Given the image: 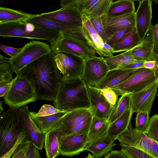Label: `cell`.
<instances>
[{
  "label": "cell",
  "instance_id": "cell-38",
  "mask_svg": "<svg viewBox=\"0 0 158 158\" xmlns=\"http://www.w3.org/2000/svg\"><path fill=\"white\" fill-rule=\"evenodd\" d=\"M137 113L135 128L143 133L146 131L149 125L150 119L149 114L146 112H140Z\"/></svg>",
  "mask_w": 158,
  "mask_h": 158
},
{
  "label": "cell",
  "instance_id": "cell-58",
  "mask_svg": "<svg viewBox=\"0 0 158 158\" xmlns=\"http://www.w3.org/2000/svg\"><path fill=\"white\" fill-rule=\"evenodd\" d=\"M152 1H153L156 3H158V0H152Z\"/></svg>",
  "mask_w": 158,
  "mask_h": 158
},
{
  "label": "cell",
  "instance_id": "cell-34",
  "mask_svg": "<svg viewBox=\"0 0 158 158\" xmlns=\"http://www.w3.org/2000/svg\"><path fill=\"white\" fill-rule=\"evenodd\" d=\"M130 106V98L128 94L121 96L118 98L115 108L108 119L109 122L112 123L120 117L128 107Z\"/></svg>",
  "mask_w": 158,
  "mask_h": 158
},
{
  "label": "cell",
  "instance_id": "cell-9",
  "mask_svg": "<svg viewBox=\"0 0 158 158\" xmlns=\"http://www.w3.org/2000/svg\"><path fill=\"white\" fill-rule=\"evenodd\" d=\"M16 77L9 92L3 97L5 104L10 107L19 108L36 101L37 96L30 84L25 79Z\"/></svg>",
  "mask_w": 158,
  "mask_h": 158
},
{
  "label": "cell",
  "instance_id": "cell-44",
  "mask_svg": "<svg viewBox=\"0 0 158 158\" xmlns=\"http://www.w3.org/2000/svg\"><path fill=\"white\" fill-rule=\"evenodd\" d=\"M108 102L113 106L117 104L118 98V96L112 89H100Z\"/></svg>",
  "mask_w": 158,
  "mask_h": 158
},
{
  "label": "cell",
  "instance_id": "cell-41",
  "mask_svg": "<svg viewBox=\"0 0 158 158\" xmlns=\"http://www.w3.org/2000/svg\"><path fill=\"white\" fill-rule=\"evenodd\" d=\"M64 111L57 109L53 106L48 104H44L38 112L36 113L38 116H44L55 114Z\"/></svg>",
  "mask_w": 158,
  "mask_h": 158
},
{
  "label": "cell",
  "instance_id": "cell-51",
  "mask_svg": "<svg viewBox=\"0 0 158 158\" xmlns=\"http://www.w3.org/2000/svg\"><path fill=\"white\" fill-rule=\"evenodd\" d=\"M37 148L30 141L27 147L26 158H34Z\"/></svg>",
  "mask_w": 158,
  "mask_h": 158
},
{
  "label": "cell",
  "instance_id": "cell-16",
  "mask_svg": "<svg viewBox=\"0 0 158 158\" xmlns=\"http://www.w3.org/2000/svg\"><path fill=\"white\" fill-rule=\"evenodd\" d=\"M139 5L135 13L136 31L142 41L150 30L152 25V0L139 1Z\"/></svg>",
  "mask_w": 158,
  "mask_h": 158
},
{
  "label": "cell",
  "instance_id": "cell-11",
  "mask_svg": "<svg viewBox=\"0 0 158 158\" xmlns=\"http://www.w3.org/2000/svg\"><path fill=\"white\" fill-rule=\"evenodd\" d=\"M108 71L104 58L96 56L84 60L83 69L80 78L86 86L95 87Z\"/></svg>",
  "mask_w": 158,
  "mask_h": 158
},
{
  "label": "cell",
  "instance_id": "cell-17",
  "mask_svg": "<svg viewBox=\"0 0 158 158\" xmlns=\"http://www.w3.org/2000/svg\"><path fill=\"white\" fill-rule=\"evenodd\" d=\"M121 146H131L150 155L149 138L143 133L134 128L130 123L128 128L117 138Z\"/></svg>",
  "mask_w": 158,
  "mask_h": 158
},
{
  "label": "cell",
  "instance_id": "cell-48",
  "mask_svg": "<svg viewBox=\"0 0 158 158\" xmlns=\"http://www.w3.org/2000/svg\"><path fill=\"white\" fill-rule=\"evenodd\" d=\"M146 60H141L123 66L119 68L130 69H137L143 68V64ZM118 68V69H119Z\"/></svg>",
  "mask_w": 158,
  "mask_h": 158
},
{
  "label": "cell",
  "instance_id": "cell-19",
  "mask_svg": "<svg viewBox=\"0 0 158 158\" xmlns=\"http://www.w3.org/2000/svg\"><path fill=\"white\" fill-rule=\"evenodd\" d=\"M81 31L85 40L96 53L102 57L113 56V53L105 48L102 39L95 31L89 19L85 20Z\"/></svg>",
  "mask_w": 158,
  "mask_h": 158
},
{
  "label": "cell",
  "instance_id": "cell-47",
  "mask_svg": "<svg viewBox=\"0 0 158 158\" xmlns=\"http://www.w3.org/2000/svg\"><path fill=\"white\" fill-rule=\"evenodd\" d=\"M16 79V77L10 82L0 83V97L3 98L6 95Z\"/></svg>",
  "mask_w": 158,
  "mask_h": 158
},
{
  "label": "cell",
  "instance_id": "cell-22",
  "mask_svg": "<svg viewBox=\"0 0 158 158\" xmlns=\"http://www.w3.org/2000/svg\"><path fill=\"white\" fill-rule=\"evenodd\" d=\"M69 112L64 111L50 115L38 116L35 112L30 111L29 115L39 130L45 134L60 123Z\"/></svg>",
  "mask_w": 158,
  "mask_h": 158
},
{
  "label": "cell",
  "instance_id": "cell-25",
  "mask_svg": "<svg viewBox=\"0 0 158 158\" xmlns=\"http://www.w3.org/2000/svg\"><path fill=\"white\" fill-rule=\"evenodd\" d=\"M133 113L130 106L127 108L120 117L110 123L107 135L114 140L116 139L128 128Z\"/></svg>",
  "mask_w": 158,
  "mask_h": 158
},
{
  "label": "cell",
  "instance_id": "cell-3",
  "mask_svg": "<svg viewBox=\"0 0 158 158\" xmlns=\"http://www.w3.org/2000/svg\"><path fill=\"white\" fill-rule=\"evenodd\" d=\"M19 108L10 107L0 118V157L10 150L19 137L28 133L21 123Z\"/></svg>",
  "mask_w": 158,
  "mask_h": 158
},
{
  "label": "cell",
  "instance_id": "cell-42",
  "mask_svg": "<svg viewBox=\"0 0 158 158\" xmlns=\"http://www.w3.org/2000/svg\"><path fill=\"white\" fill-rule=\"evenodd\" d=\"M31 141L28 133L23 134L20 136L14 146L9 151L0 157V158H10L16 150L19 144L27 141Z\"/></svg>",
  "mask_w": 158,
  "mask_h": 158
},
{
  "label": "cell",
  "instance_id": "cell-30",
  "mask_svg": "<svg viewBox=\"0 0 158 158\" xmlns=\"http://www.w3.org/2000/svg\"><path fill=\"white\" fill-rule=\"evenodd\" d=\"M141 42L135 27L123 39L111 47L113 49V53L130 50Z\"/></svg>",
  "mask_w": 158,
  "mask_h": 158
},
{
  "label": "cell",
  "instance_id": "cell-7",
  "mask_svg": "<svg viewBox=\"0 0 158 158\" xmlns=\"http://www.w3.org/2000/svg\"><path fill=\"white\" fill-rule=\"evenodd\" d=\"M93 115L90 109H80L70 111L56 126L61 130V136L65 137L88 132Z\"/></svg>",
  "mask_w": 158,
  "mask_h": 158
},
{
  "label": "cell",
  "instance_id": "cell-28",
  "mask_svg": "<svg viewBox=\"0 0 158 158\" xmlns=\"http://www.w3.org/2000/svg\"><path fill=\"white\" fill-rule=\"evenodd\" d=\"M110 124L108 120L93 115L88 133L89 144L93 141L106 135Z\"/></svg>",
  "mask_w": 158,
  "mask_h": 158
},
{
  "label": "cell",
  "instance_id": "cell-55",
  "mask_svg": "<svg viewBox=\"0 0 158 158\" xmlns=\"http://www.w3.org/2000/svg\"><path fill=\"white\" fill-rule=\"evenodd\" d=\"M34 158H41L39 149L36 148L35 151V155Z\"/></svg>",
  "mask_w": 158,
  "mask_h": 158
},
{
  "label": "cell",
  "instance_id": "cell-37",
  "mask_svg": "<svg viewBox=\"0 0 158 158\" xmlns=\"http://www.w3.org/2000/svg\"><path fill=\"white\" fill-rule=\"evenodd\" d=\"M121 151L127 158H154L149 154L132 147L121 146Z\"/></svg>",
  "mask_w": 158,
  "mask_h": 158
},
{
  "label": "cell",
  "instance_id": "cell-21",
  "mask_svg": "<svg viewBox=\"0 0 158 158\" xmlns=\"http://www.w3.org/2000/svg\"><path fill=\"white\" fill-rule=\"evenodd\" d=\"M136 70L119 68L109 70L95 87L99 89L113 88L125 81Z\"/></svg>",
  "mask_w": 158,
  "mask_h": 158
},
{
  "label": "cell",
  "instance_id": "cell-5",
  "mask_svg": "<svg viewBox=\"0 0 158 158\" xmlns=\"http://www.w3.org/2000/svg\"><path fill=\"white\" fill-rule=\"evenodd\" d=\"M55 54L61 53L70 54L84 60L96 57V53L90 47L83 35L77 33L61 32L59 37L50 43Z\"/></svg>",
  "mask_w": 158,
  "mask_h": 158
},
{
  "label": "cell",
  "instance_id": "cell-32",
  "mask_svg": "<svg viewBox=\"0 0 158 158\" xmlns=\"http://www.w3.org/2000/svg\"><path fill=\"white\" fill-rule=\"evenodd\" d=\"M31 15L22 11L0 7V24L24 21Z\"/></svg>",
  "mask_w": 158,
  "mask_h": 158
},
{
  "label": "cell",
  "instance_id": "cell-45",
  "mask_svg": "<svg viewBox=\"0 0 158 158\" xmlns=\"http://www.w3.org/2000/svg\"><path fill=\"white\" fill-rule=\"evenodd\" d=\"M30 141H27L19 144L10 158H26L27 151Z\"/></svg>",
  "mask_w": 158,
  "mask_h": 158
},
{
  "label": "cell",
  "instance_id": "cell-29",
  "mask_svg": "<svg viewBox=\"0 0 158 158\" xmlns=\"http://www.w3.org/2000/svg\"><path fill=\"white\" fill-rule=\"evenodd\" d=\"M67 54L69 63L63 74V80L80 77L83 72L85 60L74 55Z\"/></svg>",
  "mask_w": 158,
  "mask_h": 158
},
{
  "label": "cell",
  "instance_id": "cell-23",
  "mask_svg": "<svg viewBox=\"0 0 158 158\" xmlns=\"http://www.w3.org/2000/svg\"><path fill=\"white\" fill-rule=\"evenodd\" d=\"M153 45L151 35L148 33L144 39L137 46L125 52L134 59L146 61L153 60Z\"/></svg>",
  "mask_w": 158,
  "mask_h": 158
},
{
  "label": "cell",
  "instance_id": "cell-53",
  "mask_svg": "<svg viewBox=\"0 0 158 158\" xmlns=\"http://www.w3.org/2000/svg\"><path fill=\"white\" fill-rule=\"evenodd\" d=\"M154 60L156 62V64L154 68L151 69L154 72L158 81V55L154 57Z\"/></svg>",
  "mask_w": 158,
  "mask_h": 158
},
{
  "label": "cell",
  "instance_id": "cell-56",
  "mask_svg": "<svg viewBox=\"0 0 158 158\" xmlns=\"http://www.w3.org/2000/svg\"><path fill=\"white\" fill-rule=\"evenodd\" d=\"M2 102L0 100V114L1 115V114H2L4 111L2 106Z\"/></svg>",
  "mask_w": 158,
  "mask_h": 158
},
{
  "label": "cell",
  "instance_id": "cell-57",
  "mask_svg": "<svg viewBox=\"0 0 158 158\" xmlns=\"http://www.w3.org/2000/svg\"><path fill=\"white\" fill-rule=\"evenodd\" d=\"M85 158H95L94 156L90 153H88V156L85 157Z\"/></svg>",
  "mask_w": 158,
  "mask_h": 158
},
{
  "label": "cell",
  "instance_id": "cell-50",
  "mask_svg": "<svg viewBox=\"0 0 158 158\" xmlns=\"http://www.w3.org/2000/svg\"><path fill=\"white\" fill-rule=\"evenodd\" d=\"M104 158H127L121 151L112 150L105 155Z\"/></svg>",
  "mask_w": 158,
  "mask_h": 158
},
{
  "label": "cell",
  "instance_id": "cell-2",
  "mask_svg": "<svg viewBox=\"0 0 158 158\" xmlns=\"http://www.w3.org/2000/svg\"><path fill=\"white\" fill-rule=\"evenodd\" d=\"M53 103L56 108L66 111L90 106L86 86L80 77L62 80Z\"/></svg>",
  "mask_w": 158,
  "mask_h": 158
},
{
  "label": "cell",
  "instance_id": "cell-33",
  "mask_svg": "<svg viewBox=\"0 0 158 158\" xmlns=\"http://www.w3.org/2000/svg\"><path fill=\"white\" fill-rule=\"evenodd\" d=\"M109 71L118 69L130 64L141 60L134 58L124 52L117 55L104 58Z\"/></svg>",
  "mask_w": 158,
  "mask_h": 158
},
{
  "label": "cell",
  "instance_id": "cell-18",
  "mask_svg": "<svg viewBox=\"0 0 158 158\" xmlns=\"http://www.w3.org/2000/svg\"><path fill=\"white\" fill-rule=\"evenodd\" d=\"M102 17L107 40L123 28L135 26V13L118 16L104 14Z\"/></svg>",
  "mask_w": 158,
  "mask_h": 158
},
{
  "label": "cell",
  "instance_id": "cell-52",
  "mask_svg": "<svg viewBox=\"0 0 158 158\" xmlns=\"http://www.w3.org/2000/svg\"><path fill=\"white\" fill-rule=\"evenodd\" d=\"M155 64L156 62L154 60L146 61L143 64V68L152 69L155 67Z\"/></svg>",
  "mask_w": 158,
  "mask_h": 158
},
{
  "label": "cell",
  "instance_id": "cell-26",
  "mask_svg": "<svg viewBox=\"0 0 158 158\" xmlns=\"http://www.w3.org/2000/svg\"><path fill=\"white\" fill-rule=\"evenodd\" d=\"M61 130L56 126L45 133L44 148L47 158H56L60 155L59 138Z\"/></svg>",
  "mask_w": 158,
  "mask_h": 158
},
{
  "label": "cell",
  "instance_id": "cell-31",
  "mask_svg": "<svg viewBox=\"0 0 158 158\" xmlns=\"http://www.w3.org/2000/svg\"><path fill=\"white\" fill-rule=\"evenodd\" d=\"M134 1L119 0L113 1L111 4L107 15L111 16H121L135 13Z\"/></svg>",
  "mask_w": 158,
  "mask_h": 158
},
{
  "label": "cell",
  "instance_id": "cell-39",
  "mask_svg": "<svg viewBox=\"0 0 158 158\" xmlns=\"http://www.w3.org/2000/svg\"><path fill=\"white\" fill-rule=\"evenodd\" d=\"M89 20L95 31L102 38L104 43H106L107 38L103 24L102 16Z\"/></svg>",
  "mask_w": 158,
  "mask_h": 158
},
{
  "label": "cell",
  "instance_id": "cell-46",
  "mask_svg": "<svg viewBox=\"0 0 158 158\" xmlns=\"http://www.w3.org/2000/svg\"><path fill=\"white\" fill-rule=\"evenodd\" d=\"M0 48L3 52L12 58L17 55L22 49L21 48H15L6 46L1 43Z\"/></svg>",
  "mask_w": 158,
  "mask_h": 158
},
{
  "label": "cell",
  "instance_id": "cell-20",
  "mask_svg": "<svg viewBox=\"0 0 158 158\" xmlns=\"http://www.w3.org/2000/svg\"><path fill=\"white\" fill-rule=\"evenodd\" d=\"M20 120L27 131L31 142L37 148L42 150L44 147L45 134L40 131L31 119L26 105L18 110Z\"/></svg>",
  "mask_w": 158,
  "mask_h": 158
},
{
  "label": "cell",
  "instance_id": "cell-24",
  "mask_svg": "<svg viewBox=\"0 0 158 158\" xmlns=\"http://www.w3.org/2000/svg\"><path fill=\"white\" fill-rule=\"evenodd\" d=\"M35 26L41 27L66 33H77L82 35L81 27H72L41 18L37 15L32 14L25 21Z\"/></svg>",
  "mask_w": 158,
  "mask_h": 158
},
{
  "label": "cell",
  "instance_id": "cell-40",
  "mask_svg": "<svg viewBox=\"0 0 158 158\" xmlns=\"http://www.w3.org/2000/svg\"><path fill=\"white\" fill-rule=\"evenodd\" d=\"M134 28L126 27L120 30L111 38L107 40L106 43L112 47L123 39Z\"/></svg>",
  "mask_w": 158,
  "mask_h": 158
},
{
  "label": "cell",
  "instance_id": "cell-13",
  "mask_svg": "<svg viewBox=\"0 0 158 158\" xmlns=\"http://www.w3.org/2000/svg\"><path fill=\"white\" fill-rule=\"evenodd\" d=\"M158 81L139 91L128 93L130 106L133 113L146 112L150 113L155 98L158 96Z\"/></svg>",
  "mask_w": 158,
  "mask_h": 158
},
{
  "label": "cell",
  "instance_id": "cell-36",
  "mask_svg": "<svg viewBox=\"0 0 158 158\" xmlns=\"http://www.w3.org/2000/svg\"><path fill=\"white\" fill-rule=\"evenodd\" d=\"M143 133L158 144V114H155L151 118L148 126Z\"/></svg>",
  "mask_w": 158,
  "mask_h": 158
},
{
  "label": "cell",
  "instance_id": "cell-8",
  "mask_svg": "<svg viewBox=\"0 0 158 158\" xmlns=\"http://www.w3.org/2000/svg\"><path fill=\"white\" fill-rule=\"evenodd\" d=\"M156 81L152 70L142 68L136 69L125 81L112 89L118 96H121L142 90Z\"/></svg>",
  "mask_w": 158,
  "mask_h": 158
},
{
  "label": "cell",
  "instance_id": "cell-43",
  "mask_svg": "<svg viewBox=\"0 0 158 158\" xmlns=\"http://www.w3.org/2000/svg\"><path fill=\"white\" fill-rule=\"evenodd\" d=\"M151 36L153 45V54L154 57L158 55V23L152 25L148 33Z\"/></svg>",
  "mask_w": 158,
  "mask_h": 158
},
{
  "label": "cell",
  "instance_id": "cell-54",
  "mask_svg": "<svg viewBox=\"0 0 158 158\" xmlns=\"http://www.w3.org/2000/svg\"><path fill=\"white\" fill-rule=\"evenodd\" d=\"M104 47L105 48L109 51L113 53V48L108 44L105 43Z\"/></svg>",
  "mask_w": 158,
  "mask_h": 158
},
{
  "label": "cell",
  "instance_id": "cell-27",
  "mask_svg": "<svg viewBox=\"0 0 158 158\" xmlns=\"http://www.w3.org/2000/svg\"><path fill=\"white\" fill-rule=\"evenodd\" d=\"M114 140L107 135L90 143L85 150L91 152L95 158H99L110 152L116 144Z\"/></svg>",
  "mask_w": 158,
  "mask_h": 158
},
{
  "label": "cell",
  "instance_id": "cell-15",
  "mask_svg": "<svg viewBox=\"0 0 158 158\" xmlns=\"http://www.w3.org/2000/svg\"><path fill=\"white\" fill-rule=\"evenodd\" d=\"M90 103V109L93 115L108 120L115 106L110 104L100 89L95 87L86 86Z\"/></svg>",
  "mask_w": 158,
  "mask_h": 158
},
{
  "label": "cell",
  "instance_id": "cell-1",
  "mask_svg": "<svg viewBox=\"0 0 158 158\" xmlns=\"http://www.w3.org/2000/svg\"><path fill=\"white\" fill-rule=\"evenodd\" d=\"M55 54L51 53L37 59L20 70L16 76L25 79L34 91L37 100L52 101L56 99L63 80L55 60Z\"/></svg>",
  "mask_w": 158,
  "mask_h": 158
},
{
  "label": "cell",
  "instance_id": "cell-4",
  "mask_svg": "<svg viewBox=\"0 0 158 158\" xmlns=\"http://www.w3.org/2000/svg\"><path fill=\"white\" fill-rule=\"evenodd\" d=\"M61 32L37 27L25 21L0 24V36L45 40L50 43L60 35Z\"/></svg>",
  "mask_w": 158,
  "mask_h": 158
},
{
  "label": "cell",
  "instance_id": "cell-6",
  "mask_svg": "<svg viewBox=\"0 0 158 158\" xmlns=\"http://www.w3.org/2000/svg\"><path fill=\"white\" fill-rule=\"evenodd\" d=\"M52 51L50 46L45 43L37 41H30L26 44L15 56L9 58L11 71L17 74L27 65Z\"/></svg>",
  "mask_w": 158,
  "mask_h": 158
},
{
  "label": "cell",
  "instance_id": "cell-35",
  "mask_svg": "<svg viewBox=\"0 0 158 158\" xmlns=\"http://www.w3.org/2000/svg\"><path fill=\"white\" fill-rule=\"evenodd\" d=\"M9 59L0 55V83L9 82L14 79Z\"/></svg>",
  "mask_w": 158,
  "mask_h": 158
},
{
  "label": "cell",
  "instance_id": "cell-12",
  "mask_svg": "<svg viewBox=\"0 0 158 158\" xmlns=\"http://www.w3.org/2000/svg\"><path fill=\"white\" fill-rule=\"evenodd\" d=\"M41 18L72 27H81L85 20L77 8L64 7L56 10L38 14Z\"/></svg>",
  "mask_w": 158,
  "mask_h": 158
},
{
  "label": "cell",
  "instance_id": "cell-10",
  "mask_svg": "<svg viewBox=\"0 0 158 158\" xmlns=\"http://www.w3.org/2000/svg\"><path fill=\"white\" fill-rule=\"evenodd\" d=\"M113 0H61L60 6L78 9L85 20L107 14Z\"/></svg>",
  "mask_w": 158,
  "mask_h": 158
},
{
  "label": "cell",
  "instance_id": "cell-14",
  "mask_svg": "<svg viewBox=\"0 0 158 158\" xmlns=\"http://www.w3.org/2000/svg\"><path fill=\"white\" fill-rule=\"evenodd\" d=\"M88 132L60 137V155L71 157L85 151L89 145Z\"/></svg>",
  "mask_w": 158,
  "mask_h": 158
},
{
  "label": "cell",
  "instance_id": "cell-49",
  "mask_svg": "<svg viewBox=\"0 0 158 158\" xmlns=\"http://www.w3.org/2000/svg\"><path fill=\"white\" fill-rule=\"evenodd\" d=\"M148 138L150 144V155L154 158H158V144Z\"/></svg>",
  "mask_w": 158,
  "mask_h": 158
}]
</instances>
